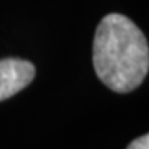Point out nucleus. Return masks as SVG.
<instances>
[{"mask_svg":"<svg viewBox=\"0 0 149 149\" xmlns=\"http://www.w3.org/2000/svg\"><path fill=\"white\" fill-rule=\"evenodd\" d=\"M35 78V65L27 60L5 58L0 60V101L8 100Z\"/></svg>","mask_w":149,"mask_h":149,"instance_id":"2","label":"nucleus"},{"mask_svg":"<svg viewBox=\"0 0 149 149\" xmlns=\"http://www.w3.org/2000/svg\"><path fill=\"white\" fill-rule=\"evenodd\" d=\"M93 66L109 90H136L149 70V47L143 30L121 13L103 17L93 42Z\"/></svg>","mask_w":149,"mask_h":149,"instance_id":"1","label":"nucleus"},{"mask_svg":"<svg viewBox=\"0 0 149 149\" xmlns=\"http://www.w3.org/2000/svg\"><path fill=\"white\" fill-rule=\"evenodd\" d=\"M126 149H149V136H148V134L139 136V138L134 139V141L129 144Z\"/></svg>","mask_w":149,"mask_h":149,"instance_id":"3","label":"nucleus"}]
</instances>
